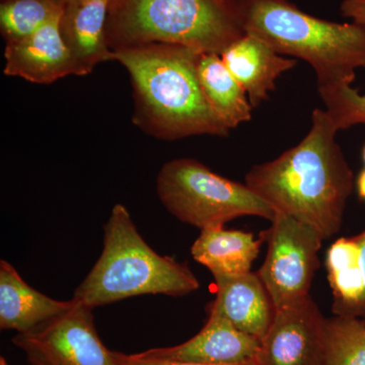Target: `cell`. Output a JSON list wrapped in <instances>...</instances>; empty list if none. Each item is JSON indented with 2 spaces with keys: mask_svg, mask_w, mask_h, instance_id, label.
Returning <instances> with one entry per match:
<instances>
[{
  "mask_svg": "<svg viewBox=\"0 0 365 365\" xmlns=\"http://www.w3.org/2000/svg\"><path fill=\"white\" fill-rule=\"evenodd\" d=\"M223 63L248 95L252 107H259L276 88V81L297 66L253 34L245 33L220 54Z\"/></svg>",
  "mask_w": 365,
  "mask_h": 365,
  "instance_id": "4fadbf2b",
  "label": "cell"
},
{
  "mask_svg": "<svg viewBox=\"0 0 365 365\" xmlns=\"http://www.w3.org/2000/svg\"><path fill=\"white\" fill-rule=\"evenodd\" d=\"M362 157H364V160L365 162V146L364 148V150H362Z\"/></svg>",
  "mask_w": 365,
  "mask_h": 365,
  "instance_id": "4316f807",
  "label": "cell"
},
{
  "mask_svg": "<svg viewBox=\"0 0 365 365\" xmlns=\"http://www.w3.org/2000/svg\"><path fill=\"white\" fill-rule=\"evenodd\" d=\"M338 131L326 110H314L311 129L299 144L246 176L247 186L276 212L311 225L324 240L339 232L354 186Z\"/></svg>",
  "mask_w": 365,
  "mask_h": 365,
  "instance_id": "6da1fadb",
  "label": "cell"
},
{
  "mask_svg": "<svg viewBox=\"0 0 365 365\" xmlns=\"http://www.w3.org/2000/svg\"><path fill=\"white\" fill-rule=\"evenodd\" d=\"M114 355L116 357L118 365H260L257 359L237 364H205L179 361V360L155 359V357L144 356L141 353L127 355L123 353L114 352Z\"/></svg>",
  "mask_w": 365,
  "mask_h": 365,
  "instance_id": "7402d4cb",
  "label": "cell"
},
{
  "mask_svg": "<svg viewBox=\"0 0 365 365\" xmlns=\"http://www.w3.org/2000/svg\"><path fill=\"white\" fill-rule=\"evenodd\" d=\"M246 33L284 56L304 60L318 88L352 85L365 68V26L335 23L304 13L287 0H235Z\"/></svg>",
  "mask_w": 365,
  "mask_h": 365,
  "instance_id": "3957f363",
  "label": "cell"
},
{
  "mask_svg": "<svg viewBox=\"0 0 365 365\" xmlns=\"http://www.w3.org/2000/svg\"><path fill=\"white\" fill-rule=\"evenodd\" d=\"M202 52L186 46L146 44L113 50L130 76L133 123L150 135L176 140L227 137L230 129L211 108L198 73Z\"/></svg>",
  "mask_w": 365,
  "mask_h": 365,
  "instance_id": "7a4b0ae2",
  "label": "cell"
},
{
  "mask_svg": "<svg viewBox=\"0 0 365 365\" xmlns=\"http://www.w3.org/2000/svg\"><path fill=\"white\" fill-rule=\"evenodd\" d=\"M340 11L344 18L365 26V0H342Z\"/></svg>",
  "mask_w": 365,
  "mask_h": 365,
  "instance_id": "603a6c76",
  "label": "cell"
},
{
  "mask_svg": "<svg viewBox=\"0 0 365 365\" xmlns=\"http://www.w3.org/2000/svg\"><path fill=\"white\" fill-rule=\"evenodd\" d=\"M112 0H68L60 28L71 52L76 76H86L102 62L113 60L106 26Z\"/></svg>",
  "mask_w": 365,
  "mask_h": 365,
  "instance_id": "7c38bea8",
  "label": "cell"
},
{
  "mask_svg": "<svg viewBox=\"0 0 365 365\" xmlns=\"http://www.w3.org/2000/svg\"><path fill=\"white\" fill-rule=\"evenodd\" d=\"M76 300L66 313L13 338L32 365H118L98 337L93 309Z\"/></svg>",
  "mask_w": 365,
  "mask_h": 365,
  "instance_id": "ba28073f",
  "label": "cell"
},
{
  "mask_svg": "<svg viewBox=\"0 0 365 365\" xmlns=\"http://www.w3.org/2000/svg\"><path fill=\"white\" fill-rule=\"evenodd\" d=\"M356 185L360 198L364 199L365 200V169L360 173Z\"/></svg>",
  "mask_w": 365,
  "mask_h": 365,
  "instance_id": "d4e9b609",
  "label": "cell"
},
{
  "mask_svg": "<svg viewBox=\"0 0 365 365\" xmlns=\"http://www.w3.org/2000/svg\"><path fill=\"white\" fill-rule=\"evenodd\" d=\"M326 111L338 130L349 129L354 125H365V93L352 85H338L318 88Z\"/></svg>",
  "mask_w": 365,
  "mask_h": 365,
  "instance_id": "44dd1931",
  "label": "cell"
},
{
  "mask_svg": "<svg viewBox=\"0 0 365 365\" xmlns=\"http://www.w3.org/2000/svg\"><path fill=\"white\" fill-rule=\"evenodd\" d=\"M271 222L261 235L268 253L258 275L278 311L309 297L324 239L311 225L284 213L276 212Z\"/></svg>",
  "mask_w": 365,
  "mask_h": 365,
  "instance_id": "52a82bcc",
  "label": "cell"
},
{
  "mask_svg": "<svg viewBox=\"0 0 365 365\" xmlns=\"http://www.w3.org/2000/svg\"><path fill=\"white\" fill-rule=\"evenodd\" d=\"M62 13L32 35L6 42L4 72L37 85H50L60 78L76 76L71 52L62 36Z\"/></svg>",
  "mask_w": 365,
  "mask_h": 365,
  "instance_id": "30bf717a",
  "label": "cell"
},
{
  "mask_svg": "<svg viewBox=\"0 0 365 365\" xmlns=\"http://www.w3.org/2000/svg\"><path fill=\"white\" fill-rule=\"evenodd\" d=\"M58 0H9L0 6V26L6 42L24 39L63 11Z\"/></svg>",
  "mask_w": 365,
  "mask_h": 365,
  "instance_id": "ffe728a7",
  "label": "cell"
},
{
  "mask_svg": "<svg viewBox=\"0 0 365 365\" xmlns=\"http://www.w3.org/2000/svg\"><path fill=\"white\" fill-rule=\"evenodd\" d=\"M208 314L205 326L195 337L181 345L155 348L141 354L205 364H237L257 359L261 340L242 332L220 314Z\"/></svg>",
  "mask_w": 365,
  "mask_h": 365,
  "instance_id": "8fae6325",
  "label": "cell"
},
{
  "mask_svg": "<svg viewBox=\"0 0 365 365\" xmlns=\"http://www.w3.org/2000/svg\"><path fill=\"white\" fill-rule=\"evenodd\" d=\"M245 33L235 0H112L106 26L112 51L173 44L220 55Z\"/></svg>",
  "mask_w": 365,
  "mask_h": 365,
  "instance_id": "277c9868",
  "label": "cell"
},
{
  "mask_svg": "<svg viewBox=\"0 0 365 365\" xmlns=\"http://www.w3.org/2000/svg\"><path fill=\"white\" fill-rule=\"evenodd\" d=\"M355 242L359 245L360 250V261H361L362 271L364 276V294L362 297L361 304H360L359 317H364L365 318V232L357 237H353Z\"/></svg>",
  "mask_w": 365,
  "mask_h": 365,
  "instance_id": "cb8c5ba5",
  "label": "cell"
},
{
  "mask_svg": "<svg viewBox=\"0 0 365 365\" xmlns=\"http://www.w3.org/2000/svg\"><path fill=\"white\" fill-rule=\"evenodd\" d=\"M157 191L170 215L201 230L223 227L241 216L272 222L276 215L246 184L220 176L193 158L165 163L158 175Z\"/></svg>",
  "mask_w": 365,
  "mask_h": 365,
  "instance_id": "8992f818",
  "label": "cell"
},
{
  "mask_svg": "<svg viewBox=\"0 0 365 365\" xmlns=\"http://www.w3.org/2000/svg\"><path fill=\"white\" fill-rule=\"evenodd\" d=\"M199 287L188 265L151 249L127 208L116 204L104 225L102 254L73 299L93 309L137 295L182 297Z\"/></svg>",
  "mask_w": 365,
  "mask_h": 365,
  "instance_id": "5b68a950",
  "label": "cell"
},
{
  "mask_svg": "<svg viewBox=\"0 0 365 365\" xmlns=\"http://www.w3.org/2000/svg\"><path fill=\"white\" fill-rule=\"evenodd\" d=\"M58 1L60 2V4H66L67 1H68V0H58Z\"/></svg>",
  "mask_w": 365,
  "mask_h": 365,
  "instance_id": "484cf974",
  "label": "cell"
},
{
  "mask_svg": "<svg viewBox=\"0 0 365 365\" xmlns=\"http://www.w3.org/2000/svg\"><path fill=\"white\" fill-rule=\"evenodd\" d=\"M198 73L209 104L230 130L251 121L253 107L248 95L225 66L220 54L202 53Z\"/></svg>",
  "mask_w": 365,
  "mask_h": 365,
  "instance_id": "e0dca14e",
  "label": "cell"
},
{
  "mask_svg": "<svg viewBox=\"0 0 365 365\" xmlns=\"http://www.w3.org/2000/svg\"><path fill=\"white\" fill-rule=\"evenodd\" d=\"M321 365H365V322L355 317L327 319Z\"/></svg>",
  "mask_w": 365,
  "mask_h": 365,
  "instance_id": "d6986e66",
  "label": "cell"
},
{
  "mask_svg": "<svg viewBox=\"0 0 365 365\" xmlns=\"http://www.w3.org/2000/svg\"><path fill=\"white\" fill-rule=\"evenodd\" d=\"M262 240H255L253 234L242 230L208 228L201 230L192 246L191 255L194 260L210 270L213 277H235L251 272Z\"/></svg>",
  "mask_w": 365,
  "mask_h": 365,
  "instance_id": "2e32d148",
  "label": "cell"
},
{
  "mask_svg": "<svg viewBox=\"0 0 365 365\" xmlns=\"http://www.w3.org/2000/svg\"><path fill=\"white\" fill-rule=\"evenodd\" d=\"M215 280L216 297L208 306V313L220 314L242 332L263 339L275 311L258 273Z\"/></svg>",
  "mask_w": 365,
  "mask_h": 365,
  "instance_id": "5bb4252c",
  "label": "cell"
},
{
  "mask_svg": "<svg viewBox=\"0 0 365 365\" xmlns=\"http://www.w3.org/2000/svg\"><path fill=\"white\" fill-rule=\"evenodd\" d=\"M326 319L311 297L274 313L257 356L260 365H321Z\"/></svg>",
  "mask_w": 365,
  "mask_h": 365,
  "instance_id": "9c48e42d",
  "label": "cell"
},
{
  "mask_svg": "<svg viewBox=\"0 0 365 365\" xmlns=\"http://www.w3.org/2000/svg\"><path fill=\"white\" fill-rule=\"evenodd\" d=\"M327 269L333 290V313L359 318L364 294V276L359 247L353 237H343L334 242L327 255Z\"/></svg>",
  "mask_w": 365,
  "mask_h": 365,
  "instance_id": "ac0fdd59",
  "label": "cell"
},
{
  "mask_svg": "<svg viewBox=\"0 0 365 365\" xmlns=\"http://www.w3.org/2000/svg\"><path fill=\"white\" fill-rule=\"evenodd\" d=\"M76 300H56L34 289L11 264L0 261V328L28 332L66 313Z\"/></svg>",
  "mask_w": 365,
  "mask_h": 365,
  "instance_id": "9a60e30c",
  "label": "cell"
}]
</instances>
